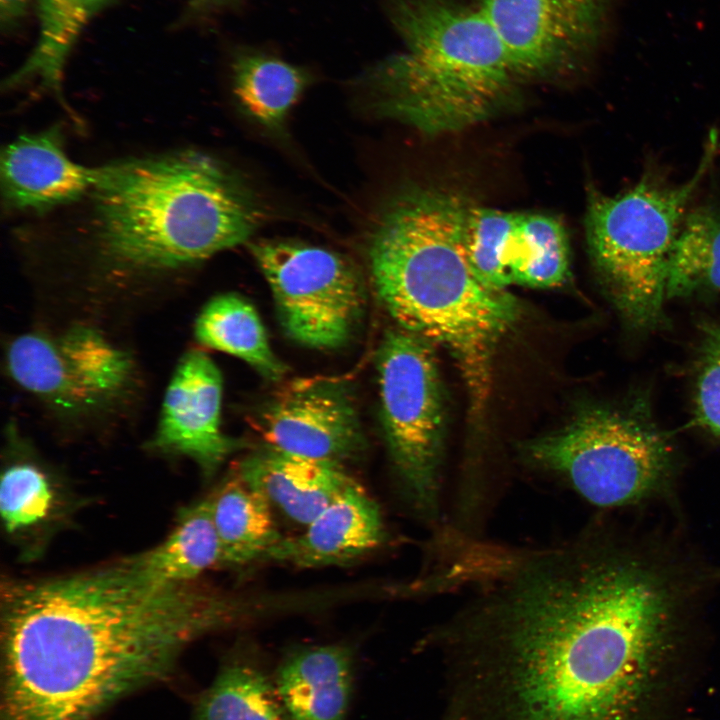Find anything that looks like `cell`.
Segmentation results:
<instances>
[{"instance_id":"cell-16","label":"cell","mask_w":720,"mask_h":720,"mask_svg":"<svg viewBox=\"0 0 720 720\" xmlns=\"http://www.w3.org/2000/svg\"><path fill=\"white\" fill-rule=\"evenodd\" d=\"M235 472L272 509L304 527L357 484L342 464L301 457L265 445L241 459Z\"/></svg>"},{"instance_id":"cell-15","label":"cell","mask_w":720,"mask_h":720,"mask_svg":"<svg viewBox=\"0 0 720 720\" xmlns=\"http://www.w3.org/2000/svg\"><path fill=\"white\" fill-rule=\"evenodd\" d=\"M385 537L378 505L357 483L318 514L301 534L283 537L263 562L299 568L345 565L376 550Z\"/></svg>"},{"instance_id":"cell-21","label":"cell","mask_w":720,"mask_h":720,"mask_svg":"<svg viewBox=\"0 0 720 720\" xmlns=\"http://www.w3.org/2000/svg\"><path fill=\"white\" fill-rule=\"evenodd\" d=\"M128 560L149 578L167 584L193 583L220 564L221 549L210 498L182 509L164 541Z\"/></svg>"},{"instance_id":"cell-17","label":"cell","mask_w":720,"mask_h":720,"mask_svg":"<svg viewBox=\"0 0 720 720\" xmlns=\"http://www.w3.org/2000/svg\"><path fill=\"white\" fill-rule=\"evenodd\" d=\"M12 440L1 475L0 514L6 534L33 557L72 512L73 501L57 475Z\"/></svg>"},{"instance_id":"cell-9","label":"cell","mask_w":720,"mask_h":720,"mask_svg":"<svg viewBox=\"0 0 720 720\" xmlns=\"http://www.w3.org/2000/svg\"><path fill=\"white\" fill-rule=\"evenodd\" d=\"M248 248L290 338L318 349L349 341L366 295L361 273L347 257L294 240L259 239L248 242Z\"/></svg>"},{"instance_id":"cell-22","label":"cell","mask_w":720,"mask_h":720,"mask_svg":"<svg viewBox=\"0 0 720 720\" xmlns=\"http://www.w3.org/2000/svg\"><path fill=\"white\" fill-rule=\"evenodd\" d=\"M194 334L202 345L244 360L271 381L287 370L271 349L257 311L239 295L209 300L196 318Z\"/></svg>"},{"instance_id":"cell-12","label":"cell","mask_w":720,"mask_h":720,"mask_svg":"<svg viewBox=\"0 0 720 720\" xmlns=\"http://www.w3.org/2000/svg\"><path fill=\"white\" fill-rule=\"evenodd\" d=\"M256 423L265 446L301 457L342 464L364 447L349 393L328 380L288 385L265 404Z\"/></svg>"},{"instance_id":"cell-14","label":"cell","mask_w":720,"mask_h":720,"mask_svg":"<svg viewBox=\"0 0 720 720\" xmlns=\"http://www.w3.org/2000/svg\"><path fill=\"white\" fill-rule=\"evenodd\" d=\"M100 173L101 167L83 166L68 156L60 126L23 134L2 151L3 202L13 211H48L91 193Z\"/></svg>"},{"instance_id":"cell-11","label":"cell","mask_w":720,"mask_h":720,"mask_svg":"<svg viewBox=\"0 0 720 720\" xmlns=\"http://www.w3.org/2000/svg\"><path fill=\"white\" fill-rule=\"evenodd\" d=\"M609 0H477L518 77L577 65L598 45Z\"/></svg>"},{"instance_id":"cell-3","label":"cell","mask_w":720,"mask_h":720,"mask_svg":"<svg viewBox=\"0 0 720 720\" xmlns=\"http://www.w3.org/2000/svg\"><path fill=\"white\" fill-rule=\"evenodd\" d=\"M471 204L440 187H404L373 215L366 251L384 307L400 328L452 355L478 416L488 400L496 346L518 320L520 305L506 290L483 284L466 260Z\"/></svg>"},{"instance_id":"cell-26","label":"cell","mask_w":720,"mask_h":720,"mask_svg":"<svg viewBox=\"0 0 720 720\" xmlns=\"http://www.w3.org/2000/svg\"><path fill=\"white\" fill-rule=\"evenodd\" d=\"M564 225L554 216L520 213L510 249L512 283L532 288L562 285L570 274Z\"/></svg>"},{"instance_id":"cell-1","label":"cell","mask_w":720,"mask_h":720,"mask_svg":"<svg viewBox=\"0 0 720 720\" xmlns=\"http://www.w3.org/2000/svg\"><path fill=\"white\" fill-rule=\"evenodd\" d=\"M466 588L448 631L495 720H650L677 635L657 570L587 538L495 544Z\"/></svg>"},{"instance_id":"cell-23","label":"cell","mask_w":720,"mask_h":720,"mask_svg":"<svg viewBox=\"0 0 720 720\" xmlns=\"http://www.w3.org/2000/svg\"><path fill=\"white\" fill-rule=\"evenodd\" d=\"M232 80L234 95L248 116L267 129L280 130L310 76L276 57L247 52L235 58Z\"/></svg>"},{"instance_id":"cell-28","label":"cell","mask_w":720,"mask_h":720,"mask_svg":"<svg viewBox=\"0 0 720 720\" xmlns=\"http://www.w3.org/2000/svg\"><path fill=\"white\" fill-rule=\"evenodd\" d=\"M694 388L693 421L720 438V322L703 319Z\"/></svg>"},{"instance_id":"cell-5","label":"cell","mask_w":720,"mask_h":720,"mask_svg":"<svg viewBox=\"0 0 720 720\" xmlns=\"http://www.w3.org/2000/svg\"><path fill=\"white\" fill-rule=\"evenodd\" d=\"M405 51L374 66L389 115L422 134L457 132L487 120L518 77L489 21L456 0H385Z\"/></svg>"},{"instance_id":"cell-27","label":"cell","mask_w":720,"mask_h":720,"mask_svg":"<svg viewBox=\"0 0 720 720\" xmlns=\"http://www.w3.org/2000/svg\"><path fill=\"white\" fill-rule=\"evenodd\" d=\"M520 217L509 212L470 205L463 231V249L475 276L486 286L506 290L512 284L510 249Z\"/></svg>"},{"instance_id":"cell-24","label":"cell","mask_w":720,"mask_h":720,"mask_svg":"<svg viewBox=\"0 0 720 720\" xmlns=\"http://www.w3.org/2000/svg\"><path fill=\"white\" fill-rule=\"evenodd\" d=\"M720 292V210L687 213L670 256L666 299Z\"/></svg>"},{"instance_id":"cell-8","label":"cell","mask_w":720,"mask_h":720,"mask_svg":"<svg viewBox=\"0 0 720 720\" xmlns=\"http://www.w3.org/2000/svg\"><path fill=\"white\" fill-rule=\"evenodd\" d=\"M380 413L397 491L416 517L440 516L444 407L432 344L389 330L377 353Z\"/></svg>"},{"instance_id":"cell-20","label":"cell","mask_w":720,"mask_h":720,"mask_svg":"<svg viewBox=\"0 0 720 720\" xmlns=\"http://www.w3.org/2000/svg\"><path fill=\"white\" fill-rule=\"evenodd\" d=\"M209 498L220 543V564L245 566L263 562L283 538L270 504L236 472Z\"/></svg>"},{"instance_id":"cell-30","label":"cell","mask_w":720,"mask_h":720,"mask_svg":"<svg viewBox=\"0 0 720 720\" xmlns=\"http://www.w3.org/2000/svg\"><path fill=\"white\" fill-rule=\"evenodd\" d=\"M230 0H193V4L198 8H207L208 6H216Z\"/></svg>"},{"instance_id":"cell-29","label":"cell","mask_w":720,"mask_h":720,"mask_svg":"<svg viewBox=\"0 0 720 720\" xmlns=\"http://www.w3.org/2000/svg\"><path fill=\"white\" fill-rule=\"evenodd\" d=\"M30 0H0V24L9 30L18 24L28 9Z\"/></svg>"},{"instance_id":"cell-6","label":"cell","mask_w":720,"mask_h":720,"mask_svg":"<svg viewBox=\"0 0 720 720\" xmlns=\"http://www.w3.org/2000/svg\"><path fill=\"white\" fill-rule=\"evenodd\" d=\"M714 131L692 177L670 184L647 172L614 196L592 191L586 214L590 256L609 298L637 332L665 328L666 278L688 206L717 152Z\"/></svg>"},{"instance_id":"cell-2","label":"cell","mask_w":720,"mask_h":720,"mask_svg":"<svg viewBox=\"0 0 720 720\" xmlns=\"http://www.w3.org/2000/svg\"><path fill=\"white\" fill-rule=\"evenodd\" d=\"M248 599L167 584L127 559L1 588L2 720H91L165 678L203 634L251 616Z\"/></svg>"},{"instance_id":"cell-4","label":"cell","mask_w":720,"mask_h":720,"mask_svg":"<svg viewBox=\"0 0 720 720\" xmlns=\"http://www.w3.org/2000/svg\"><path fill=\"white\" fill-rule=\"evenodd\" d=\"M90 194L93 272L117 290L246 243L263 217L237 175L192 150L104 165Z\"/></svg>"},{"instance_id":"cell-7","label":"cell","mask_w":720,"mask_h":720,"mask_svg":"<svg viewBox=\"0 0 720 720\" xmlns=\"http://www.w3.org/2000/svg\"><path fill=\"white\" fill-rule=\"evenodd\" d=\"M522 456L600 507L632 504L664 488L674 455L640 393L620 405H591L561 429L525 442Z\"/></svg>"},{"instance_id":"cell-18","label":"cell","mask_w":720,"mask_h":720,"mask_svg":"<svg viewBox=\"0 0 720 720\" xmlns=\"http://www.w3.org/2000/svg\"><path fill=\"white\" fill-rule=\"evenodd\" d=\"M353 656L344 644L299 648L280 664L275 687L290 720H345Z\"/></svg>"},{"instance_id":"cell-25","label":"cell","mask_w":720,"mask_h":720,"mask_svg":"<svg viewBox=\"0 0 720 720\" xmlns=\"http://www.w3.org/2000/svg\"><path fill=\"white\" fill-rule=\"evenodd\" d=\"M276 687L257 664L231 659L201 696L193 720H286Z\"/></svg>"},{"instance_id":"cell-19","label":"cell","mask_w":720,"mask_h":720,"mask_svg":"<svg viewBox=\"0 0 720 720\" xmlns=\"http://www.w3.org/2000/svg\"><path fill=\"white\" fill-rule=\"evenodd\" d=\"M114 0H38V37L24 62L5 81L7 88L36 82L61 102L67 60L90 21Z\"/></svg>"},{"instance_id":"cell-10","label":"cell","mask_w":720,"mask_h":720,"mask_svg":"<svg viewBox=\"0 0 720 720\" xmlns=\"http://www.w3.org/2000/svg\"><path fill=\"white\" fill-rule=\"evenodd\" d=\"M6 364L20 387L50 408L73 416L113 408L136 381L130 353L98 329L82 324L15 337L8 344Z\"/></svg>"},{"instance_id":"cell-31","label":"cell","mask_w":720,"mask_h":720,"mask_svg":"<svg viewBox=\"0 0 720 720\" xmlns=\"http://www.w3.org/2000/svg\"><path fill=\"white\" fill-rule=\"evenodd\" d=\"M461 538H462V537H461ZM463 538H464V537H463ZM458 539H460V538H458ZM458 539H456V540H458ZM456 540H454L453 542H455ZM453 542H452V543H453ZM452 543L443 551V553L452 545ZM440 557H441V556H440ZM433 570H434V569H433ZM432 572H433V571L431 570V573H432ZM431 573H430V576H429V577H430V584H431L433 590L436 592V590H435V588H434V586H433V583H432V577H431L432 574H431Z\"/></svg>"},{"instance_id":"cell-13","label":"cell","mask_w":720,"mask_h":720,"mask_svg":"<svg viewBox=\"0 0 720 720\" xmlns=\"http://www.w3.org/2000/svg\"><path fill=\"white\" fill-rule=\"evenodd\" d=\"M222 377L212 359L200 350L184 354L166 389L151 446L188 457L207 477L242 447L221 430Z\"/></svg>"}]
</instances>
